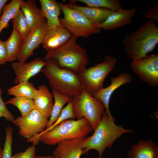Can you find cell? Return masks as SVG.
Segmentation results:
<instances>
[{
    "label": "cell",
    "mask_w": 158,
    "mask_h": 158,
    "mask_svg": "<svg viewBox=\"0 0 158 158\" xmlns=\"http://www.w3.org/2000/svg\"><path fill=\"white\" fill-rule=\"evenodd\" d=\"M23 40L16 30L13 29L10 37L4 41L7 51L8 61L17 59Z\"/></svg>",
    "instance_id": "25"
},
{
    "label": "cell",
    "mask_w": 158,
    "mask_h": 158,
    "mask_svg": "<svg viewBox=\"0 0 158 158\" xmlns=\"http://www.w3.org/2000/svg\"><path fill=\"white\" fill-rule=\"evenodd\" d=\"M116 61L114 57L107 55L102 63L88 68H86L78 74L85 89L93 95L103 88L106 77L114 68Z\"/></svg>",
    "instance_id": "8"
},
{
    "label": "cell",
    "mask_w": 158,
    "mask_h": 158,
    "mask_svg": "<svg viewBox=\"0 0 158 158\" xmlns=\"http://www.w3.org/2000/svg\"><path fill=\"white\" fill-rule=\"evenodd\" d=\"M115 121L109 117L106 110L104 111L94 133L87 137L84 142L83 154L93 149L97 152L99 158H102L106 148H111L116 139L125 133L133 132L131 130L126 129L121 126L116 125Z\"/></svg>",
    "instance_id": "2"
},
{
    "label": "cell",
    "mask_w": 158,
    "mask_h": 158,
    "mask_svg": "<svg viewBox=\"0 0 158 158\" xmlns=\"http://www.w3.org/2000/svg\"><path fill=\"white\" fill-rule=\"evenodd\" d=\"M147 20L158 21V4L156 3L149 8L144 14Z\"/></svg>",
    "instance_id": "32"
},
{
    "label": "cell",
    "mask_w": 158,
    "mask_h": 158,
    "mask_svg": "<svg viewBox=\"0 0 158 158\" xmlns=\"http://www.w3.org/2000/svg\"><path fill=\"white\" fill-rule=\"evenodd\" d=\"M5 138L1 158H12L13 129L10 126L5 129Z\"/></svg>",
    "instance_id": "30"
},
{
    "label": "cell",
    "mask_w": 158,
    "mask_h": 158,
    "mask_svg": "<svg viewBox=\"0 0 158 158\" xmlns=\"http://www.w3.org/2000/svg\"><path fill=\"white\" fill-rule=\"evenodd\" d=\"M37 90V95L33 99L34 109L48 119L51 116L54 104L53 96L45 85L38 86Z\"/></svg>",
    "instance_id": "18"
},
{
    "label": "cell",
    "mask_w": 158,
    "mask_h": 158,
    "mask_svg": "<svg viewBox=\"0 0 158 158\" xmlns=\"http://www.w3.org/2000/svg\"><path fill=\"white\" fill-rule=\"evenodd\" d=\"M8 94L15 97H23L33 99L38 93V90L31 82L28 81L20 83L12 86L7 90Z\"/></svg>",
    "instance_id": "22"
},
{
    "label": "cell",
    "mask_w": 158,
    "mask_h": 158,
    "mask_svg": "<svg viewBox=\"0 0 158 158\" xmlns=\"http://www.w3.org/2000/svg\"><path fill=\"white\" fill-rule=\"evenodd\" d=\"M52 94L54 102L51 116L46 129L50 127L55 122L59 117L64 105L68 103L71 98L68 96L61 94L53 89Z\"/></svg>",
    "instance_id": "24"
},
{
    "label": "cell",
    "mask_w": 158,
    "mask_h": 158,
    "mask_svg": "<svg viewBox=\"0 0 158 158\" xmlns=\"http://www.w3.org/2000/svg\"><path fill=\"white\" fill-rule=\"evenodd\" d=\"M72 37L66 30L62 27L49 30L44 37L43 47L47 52L56 50L63 46Z\"/></svg>",
    "instance_id": "17"
},
{
    "label": "cell",
    "mask_w": 158,
    "mask_h": 158,
    "mask_svg": "<svg viewBox=\"0 0 158 158\" xmlns=\"http://www.w3.org/2000/svg\"><path fill=\"white\" fill-rule=\"evenodd\" d=\"M137 8L130 9L122 8L114 11L102 23L93 25L95 27L105 30H111L129 25L136 13Z\"/></svg>",
    "instance_id": "14"
},
{
    "label": "cell",
    "mask_w": 158,
    "mask_h": 158,
    "mask_svg": "<svg viewBox=\"0 0 158 158\" xmlns=\"http://www.w3.org/2000/svg\"><path fill=\"white\" fill-rule=\"evenodd\" d=\"M41 10L47 20L49 30L62 27L59 17L61 9L59 2L55 0H40Z\"/></svg>",
    "instance_id": "20"
},
{
    "label": "cell",
    "mask_w": 158,
    "mask_h": 158,
    "mask_svg": "<svg viewBox=\"0 0 158 158\" xmlns=\"http://www.w3.org/2000/svg\"><path fill=\"white\" fill-rule=\"evenodd\" d=\"M71 103L77 120L85 118L95 130L104 111L105 108L102 102L84 89L80 94L72 98Z\"/></svg>",
    "instance_id": "6"
},
{
    "label": "cell",
    "mask_w": 158,
    "mask_h": 158,
    "mask_svg": "<svg viewBox=\"0 0 158 158\" xmlns=\"http://www.w3.org/2000/svg\"><path fill=\"white\" fill-rule=\"evenodd\" d=\"M3 153V150H2L0 146V158H1Z\"/></svg>",
    "instance_id": "37"
},
{
    "label": "cell",
    "mask_w": 158,
    "mask_h": 158,
    "mask_svg": "<svg viewBox=\"0 0 158 158\" xmlns=\"http://www.w3.org/2000/svg\"><path fill=\"white\" fill-rule=\"evenodd\" d=\"M7 1V0H0V14L2 10L3 7Z\"/></svg>",
    "instance_id": "35"
},
{
    "label": "cell",
    "mask_w": 158,
    "mask_h": 158,
    "mask_svg": "<svg viewBox=\"0 0 158 158\" xmlns=\"http://www.w3.org/2000/svg\"><path fill=\"white\" fill-rule=\"evenodd\" d=\"M128 158H158V147L151 140H142L133 145L128 152Z\"/></svg>",
    "instance_id": "21"
},
{
    "label": "cell",
    "mask_w": 158,
    "mask_h": 158,
    "mask_svg": "<svg viewBox=\"0 0 158 158\" xmlns=\"http://www.w3.org/2000/svg\"><path fill=\"white\" fill-rule=\"evenodd\" d=\"M49 120L33 109L27 116L14 119L12 123L19 128V134L27 140L44 131L47 127Z\"/></svg>",
    "instance_id": "9"
},
{
    "label": "cell",
    "mask_w": 158,
    "mask_h": 158,
    "mask_svg": "<svg viewBox=\"0 0 158 158\" xmlns=\"http://www.w3.org/2000/svg\"><path fill=\"white\" fill-rule=\"evenodd\" d=\"M23 0H12L5 5L2 9V14L0 18V33L8 25L9 21L13 18L20 10Z\"/></svg>",
    "instance_id": "23"
},
{
    "label": "cell",
    "mask_w": 158,
    "mask_h": 158,
    "mask_svg": "<svg viewBox=\"0 0 158 158\" xmlns=\"http://www.w3.org/2000/svg\"><path fill=\"white\" fill-rule=\"evenodd\" d=\"M16 107L21 114V116L29 114L34 109V101L32 99L23 97H15L5 102Z\"/></svg>",
    "instance_id": "28"
},
{
    "label": "cell",
    "mask_w": 158,
    "mask_h": 158,
    "mask_svg": "<svg viewBox=\"0 0 158 158\" xmlns=\"http://www.w3.org/2000/svg\"><path fill=\"white\" fill-rule=\"evenodd\" d=\"M87 137L63 140L53 152V158H80L83 145Z\"/></svg>",
    "instance_id": "13"
},
{
    "label": "cell",
    "mask_w": 158,
    "mask_h": 158,
    "mask_svg": "<svg viewBox=\"0 0 158 158\" xmlns=\"http://www.w3.org/2000/svg\"><path fill=\"white\" fill-rule=\"evenodd\" d=\"M132 69L142 81L154 87L158 85V55H147L132 61Z\"/></svg>",
    "instance_id": "10"
},
{
    "label": "cell",
    "mask_w": 158,
    "mask_h": 158,
    "mask_svg": "<svg viewBox=\"0 0 158 158\" xmlns=\"http://www.w3.org/2000/svg\"><path fill=\"white\" fill-rule=\"evenodd\" d=\"M4 117L2 114L0 112V117Z\"/></svg>",
    "instance_id": "38"
},
{
    "label": "cell",
    "mask_w": 158,
    "mask_h": 158,
    "mask_svg": "<svg viewBox=\"0 0 158 158\" xmlns=\"http://www.w3.org/2000/svg\"><path fill=\"white\" fill-rule=\"evenodd\" d=\"M158 43V28L155 21L149 20L127 35L123 41L125 51L132 61L146 56Z\"/></svg>",
    "instance_id": "1"
},
{
    "label": "cell",
    "mask_w": 158,
    "mask_h": 158,
    "mask_svg": "<svg viewBox=\"0 0 158 158\" xmlns=\"http://www.w3.org/2000/svg\"><path fill=\"white\" fill-rule=\"evenodd\" d=\"M20 8L31 31L46 20L42 10L38 7L35 0L23 1Z\"/></svg>",
    "instance_id": "19"
},
{
    "label": "cell",
    "mask_w": 158,
    "mask_h": 158,
    "mask_svg": "<svg viewBox=\"0 0 158 158\" xmlns=\"http://www.w3.org/2000/svg\"><path fill=\"white\" fill-rule=\"evenodd\" d=\"M77 39L72 36L61 47L47 52L43 59L52 60L59 68L78 74L86 68L89 59L86 51L78 44Z\"/></svg>",
    "instance_id": "4"
},
{
    "label": "cell",
    "mask_w": 158,
    "mask_h": 158,
    "mask_svg": "<svg viewBox=\"0 0 158 158\" xmlns=\"http://www.w3.org/2000/svg\"><path fill=\"white\" fill-rule=\"evenodd\" d=\"M111 84L107 87L102 88L93 96L98 98L103 104L109 117L115 120L111 115L109 108V103L111 95L114 91L123 85L132 81L131 76L128 73L120 74L117 77L111 78Z\"/></svg>",
    "instance_id": "15"
},
{
    "label": "cell",
    "mask_w": 158,
    "mask_h": 158,
    "mask_svg": "<svg viewBox=\"0 0 158 158\" xmlns=\"http://www.w3.org/2000/svg\"><path fill=\"white\" fill-rule=\"evenodd\" d=\"M35 147L33 145L28 147L24 151L17 153L12 158H34L35 157Z\"/></svg>",
    "instance_id": "33"
},
{
    "label": "cell",
    "mask_w": 158,
    "mask_h": 158,
    "mask_svg": "<svg viewBox=\"0 0 158 158\" xmlns=\"http://www.w3.org/2000/svg\"><path fill=\"white\" fill-rule=\"evenodd\" d=\"M44 61L45 65L40 72L48 80L52 89L71 98L79 94L85 89L78 74L59 68L51 59Z\"/></svg>",
    "instance_id": "3"
},
{
    "label": "cell",
    "mask_w": 158,
    "mask_h": 158,
    "mask_svg": "<svg viewBox=\"0 0 158 158\" xmlns=\"http://www.w3.org/2000/svg\"><path fill=\"white\" fill-rule=\"evenodd\" d=\"M49 30L47 21L31 31L27 38L22 41L17 60L25 62L34 54L33 51L42 44L44 36Z\"/></svg>",
    "instance_id": "11"
},
{
    "label": "cell",
    "mask_w": 158,
    "mask_h": 158,
    "mask_svg": "<svg viewBox=\"0 0 158 158\" xmlns=\"http://www.w3.org/2000/svg\"><path fill=\"white\" fill-rule=\"evenodd\" d=\"M85 4L87 6L109 9L113 11L122 8L119 0H75Z\"/></svg>",
    "instance_id": "29"
},
{
    "label": "cell",
    "mask_w": 158,
    "mask_h": 158,
    "mask_svg": "<svg viewBox=\"0 0 158 158\" xmlns=\"http://www.w3.org/2000/svg\"><path fill=\"white\" fill-rule=\"evenodd\" d=\"M75 2V0H71L65 4L81 13L93 25L102 23L114 12L106 8L80 6Z\"/></svg>",
    "instance_id": "16"
},
{
    "label": "cell",
    "mask_w": 158,
    "mask_h": 158,
    "mask_svg": "<svg viewBox=\"0 0 158 158\" xmlns=\"http://www.w3.org/2000/svg\"><path fill=\"white\" fill-rule=\"evenodd\" d=\"M92 130L91 125L85 118L76 120L69 119L42 134L38 140L47 145H54L65 140L86 137Z\"/></svg>",
    "instance_id": "5"
},
{
    "label": "cell",
    "mask_w": 158,
    "mask_h": 158,
    "mask_svg": "<svg viewBox=\"0 0 158 158\" xmlns=\"http://www.w3.org/2000/svg\"><path fill=\"white\" fill-rule=\"evenodd\" d=\"M8 61V54L5 43L0 39V65L4 64Z\"/></svg>",
    "instance_id": "34"
},
{
    "label": "cell",
    "mask_w": 158,
    "mask_h": 158,
    "mask_svg": "<svg viewBox=\"0 0 158 158\" xmlns=\"http://www.w3.org/2000/svg\"><path fill=\"white\" fill-rule=\"evenodd\" d=\"M45 65V61L39 58L27 63L18 61L12 62L11 66L16 76L14 83L17 84L28 81L31 78L40 72Z\"/></svg>",
    "instance_id": "12"
},
{
    "label": "cell",
    "mask_w": 158,
    "mask_h": 158,
    "mask_svg": "<svg viewBox=\"0 0 158 158\" xmlns=\"http://www.w3.org/2000/svg\"><path fill=\"white\" fill-rule=\"evenodd\" d=\"M34 158H53L52 155L49 156H35Z\"/></svg>",
    "instance_id": "36"
},
{
    "label": "cell",
    "mask_w": 158,
    "mask_h": 158,
    "mask_svg": "<svg viewBox=\"0 0 158 158\" xmlns=\"http://www.w3.org/2000/svg\"><path fill=\"white\" fill-rule=\"evenodd\" d=\"M59 4L64 14L63 18H59L60 23L72 36L87 38L100 32L101 29L94 26L81 13L62 2Z\"/></svg>",
    "instance_id": "7"
},
{
    "label": "cell",
    "mask_w": 158,
    "mask_h": 158,
    "mask_svg": "<svg viewBox=\"0 0 158 158\" xmlns=\"http://www.w3.org/2000/svg\"><path fill=\"white\" fill-rule=\"evenodd\" d=\"M13 29L18 33L23 40H25L31 31V29L23 14L20 10L12 20Z\"/></svg>",
    "instance_id": "27"
},
{
    "label": "cell",
    "mask_w": 158,
    "mask_h": 158,
    "mask_svg": "<svg viewBox=\"0 0 158 158\" xmlns=\"http://www.w3.org/2000/svg\"><path fill=\"white\" fill-rule=\"evenodd\" d=\"M71 98H72L67 105L62 109L59 117L52 125L41 133L29 139V142H32L34 145L37 144L39 142L38 140V138L42 134L52 130L66 120L69 119H74L75 118L72 107Z\"/></svg>",
    "instance_id": "26"
},
{
    "label": "cell",
    "mask_w": 158,
    "mask_h": 158,
    "mask_svg": "<svg viewBox=\"0 0 158 158\" xmlns=\"http://www.w3.org/2000/svg\"><path fill=\"white\" fill-rule=\"evenodd\" d=\"M3 92L2 89L0 88V112L7 121L12 122L15 118L11 112L7 108L6 104L2 98L1 96Z\"/></svg>",
    "instance_id": "31"
}]
</instances>
